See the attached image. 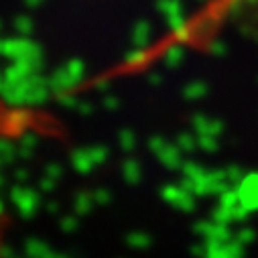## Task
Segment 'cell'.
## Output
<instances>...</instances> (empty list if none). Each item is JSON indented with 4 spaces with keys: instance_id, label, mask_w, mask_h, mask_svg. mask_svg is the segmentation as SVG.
I'll list each match as a JSON object with an SVG mask.
<instances>
[{
    "instance_id": "obj_1",
    "label": "cell",
    "mask_w": 258,
    "mask_h": 258,
    "mask_svg": "<svg viewBox=\"0 0 258 258\" xmlns=\"http://www.w3.org/2000/svg\"><path fill=\"white\" fill-rule=\"evenodd\" d=\"M35 118L29 114H21L19 110H13L11 106L0 102V137L7 135H21L27 131V126L33 124ZM9 230H11V218L0 202V258H7V244H9Z\"/></svg>"
}]
</instances>
